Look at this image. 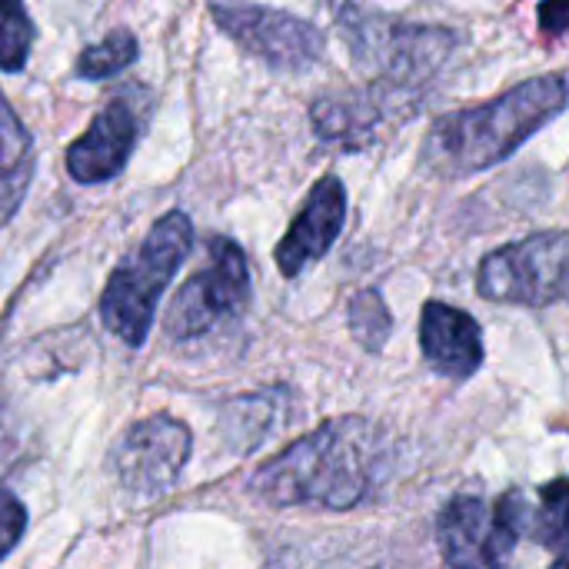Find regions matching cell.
Wrapping results in <instances>:
<instances>
[{"mask_svg": "<svg viewBox=\"0 0 569 569\" xmlns=\"http://www.w3.org/2000/svg\"><path fill=\"white\" fill-rule=\"evenodd\" d=\"M350 327H353V337L370 353L387 347V340L393 333V317H390V307L380 290H360L350 300Z\"/></svg>", "mask_w": 569, "mask_h": 569, "instance_id": "e0dca14e", "label": "cell"}, {"mask_svg": "<svg viewBox=\"0 0 569 569\" xmlns=\"http://www.w3.org/2000/svg\"><path fill=\"white\" fill-rule=\"evenodd\" d=\"M383 433L360 417L330 420L263 463L250 490L273 507L350 510L363 503L383 477Z\"/></svg>", "mask_w": 569, "mask_h": 569, "instance_id": "6da1fadb", "label": "cell"}, {"mask_svg": "<svg viewBox=\"0 0 569 569\" xmlns=\"http://www.w3.org/2000/svg\"><path fill=\"white\" fill-rule=\"evenodd\" d=\"M250 303V267L243 250L227 240L213 237L207 263L177 290L163 327L170 340H193L210 333L213 327L240 317Z\"/></svg>", "mask_w": 569, "mask_h": 569, "instance_id": "5b68a950", "label": "cell"}, {"mask_svg": "<svg viewBox=\"0 0 569 569\" xmlns=\"http://www.w3.org/2000/svg\"><path fill=\"white\" fill-rule=\"evenodd\" d=\"M569 100L563 73L517 83L490 103L440 117L423 140V167L440 177H467L517 153Z\"/></svg>", "mask_w": 569, "mask_h": 569, "instance_id": "7a4b0ae2", "label": "cell"}, {"mask_svg": "<svg viewBox=\"0 0 569 569\" xmlns=\"http://www.w3.org/2000/svg\"><path fill=\"white\" fill-rule=\"evenodd\" d=\"M23 530H27V510H23V503L10 490H0V560L17 547V540L23 537Z\"/></svg>", "mask_w": 569, "mask_h": 569, "instance_id": "d6986e66", "label": "cell"}, {"mask_svg": "<svg viewBox=\"0 0 569 569\" xmlns=\"http://www.w3.org/2000/svg\"><path fill=\"white\" fill-rule=\"evenodd\" d=\"M373 127H377V110L367 100L323 97L313 103V130L330 143H343L347 150L367 147L373 137Z\"/></svg>", "mask_w": 569, "mask_h": 569, "instance_id": "5bb4252c", "label": "cell"}, {"mask_svg": "<svg viewBox=\"0 0 569 569\" xmlns=\"http://www.w3.org/2000/svg\"><path fill=\"white\" fill-rule=\"evenodd\" d=\"M347 220V190L340 177H323L313 183L307 203L293 217L290 230L277 243V267L283 277H300L313 260H320L340 237Z\"/></svg>", "mask_w": 569, "mask_h": 569, "instance_id": "9c48e42d", "label": "cell"}, {"mask_svg": "<svg viewBox=\"0 0 569 569\" xmlns=\"http://www.w3.org/2000/svg\"><path fill=\"white\" fill-rule=\"evenodd\" d=\"M193 437L173 417H147L133 423L113 447V473L137 497L167 493L190 460Z\"/></svg>", "mask_w": 569, "mask_h": 569, "instance_id": "ba28073f", "label": "cell"}, {"mask_svg": "<svg viewBox=\"0 0 569 569\" xmlns=\"http://www.w3.org/2000/svg\"><path fill=\"white\" fill-rule=\"evenodd\" d=\"M290 420V390L270 387L260 393L237 397L223 407L220 433L233 453H253Z\"/></svg>", "mask_w": 569, "mask_h": 569, "instance_id": "7c38bea8", "label": "cell"}, {"mask_svg": "<svg viewBox=\"0 0 569 569\" xmlns=\"http://www.w3.org/2000/svg\"><path fill=\"white\" fill-rule=\"evenodd\" d=\"M420 350L440 377L467 380L483 367L480 323L467 310L430 300L420 317Z\"/></svg>", "mask_w": 569, "mask_h": 569, "instance_id": "8fae6325", "label": "cell"}, {"mask_svg": "<svg viewBox=\"0 0 569 569\" xmlns=\"http://www.w3.org/2000/svg\"><path fill=\"white\" fill-rule=\"evenodd\" d=\"M567 300H569V287H567Z\"/></svg>", "mask_w": 569, "mask_h": 569, "instance_id": "44dd1931", "label": "cell"}, {"mask_svg": "<svg viewBox=\"0 0 569 569\" xmlns=\"http://www.w3.org/2000/svg\"><path fill=\"white\" fill-rule=\"evenodd\" d=\"M193 247V223L183 210H170L153 223L147 240L133 257H127L103 297H100V317L113 337H120L130 347H140L153 327V310L180 263L187 260Z\"/></svg>", "mask_w": 569, "mask_h": 569, "instance_id": "3957f363", "label": "cell"}, {"mask_svg": "<svg viewBox=\"0 0 569 569\" xmlns=\"http://www.w3.org/2000/svg\"><path fill=\"white\" fill-rule=\"evenodd\" d=\"M33 43V23L23 0H0V70L13 73L27 63Z\"/></svg>", "mask_w": 569, "mask_h": 569, "instance_id": "ac0fdd59", "label": "cell"}, {"mask_svg": "<svg viewBox=\"0 0 569 569\" xmlns=\"http://www.w3.org/2000/svg\"><path fill=\"white\" fill-rule=\"evenodd\" d=\"M33 180V140L0 93V227L20 210Z\"/></svg>", "mask_w": 569, "mask_h": 569, "instance_id": "4fadbf2b", "label": "cell"}, {"mask_svg": "<svg viewBox=\"0 0 569 569\" xmlns=\"http://www.w3.org/2000/svg\"><path fill=\"white\" fill-rule=\"evenodd\" d=\"M133 60H137V37L130 30H113L77 57V73L83 80H107Z\"/></svg>", "mask_w": 569, "mask_h": 569, "instance_id": "2e32d148", "label": "cell"}, {"mask_svg": "<svg viewBox=\"0 0 569 569\" xmlns=\"http://www.w3.org/2000/svg\"><path fill=\"white\" fill-rule=\"evenodd\" d=\"M540 27L550 37L569 33V0H543L540 3Z\"/></svg>", "mask_w": 569, "mask_h": 569, "instance_id": "ffe728a7", "label": "cell"}, {"mask_svg": "<svg viewBox=\"0 0 569 569\" xmlns=\"http://www.w3.org/2000/svg\"><path fill=\"white\" fill-rule=\"evenodd\" d=\"M569 287V233H530L517 243L500 247L480 263L477 290L497 303L547 307L567 300Z\"/></svg>", "mask_w": 569, "mask_h": 569, "instance_id": "277c9868", "label": "cell"}, {"mask_svg": "<svg viewBox=\"0 0 569 569\" xmlns=\"http://www.w3.org/2000/svg\"><path fill=\"white\" fill-rule=\"evenodd\" d=\"M210 13L250 57L277 70H303L323 53V33L287 10L260 7L250 0H210Z\"/></svg>", "mask_w": 569, "mask_h": 569, "instance_id": "52a82bcc", "label": "cell"}, {"mask_svg": "<svg viewBox=\"0 0 569 569\" xmlns=\"http://www.w3.org/2000/svg\"><path fill=\"white\" fill-rule=\"evenodd\" d=\"M140 137V117L130 100L107 103L97 120L67 150V170L77 183H103L123 170Z\"/></svg>", "mask_w": 569, "mask_h": 569, "instance_id": "30bf717a", "label": "cell"}, {"mask_svg": "<svg viewBox=\"0 0 569 569\" xmlns=\"http://www.w3.org/2000/svg\"><path fill=\"white\" fill-rule=\"evenodd\" d=\"M530 533L533 540L557 553H569V480H553L540 490V507L530 517Z\"/></svg>", "mask_w": 569, "mask_h": 569, "instance_id": "9a60e30c", "label": "cell"}, {"mask_svg": "<svg viewBox=\"0 0 569 569\" xmlns=\"http://www.w3.org/2000/svg\"><path fill=\"white\" fill-rule=\"evenodd\" d=\"M530 503L523 493H507L493 507L480 497H457L437 520V540L450 567H500L517 540L530 533Z\"/></svg>", "mask_w": 569, "mask_h": 569, "instance_id": "8992f818", "label": "cell"}]
</instances>
